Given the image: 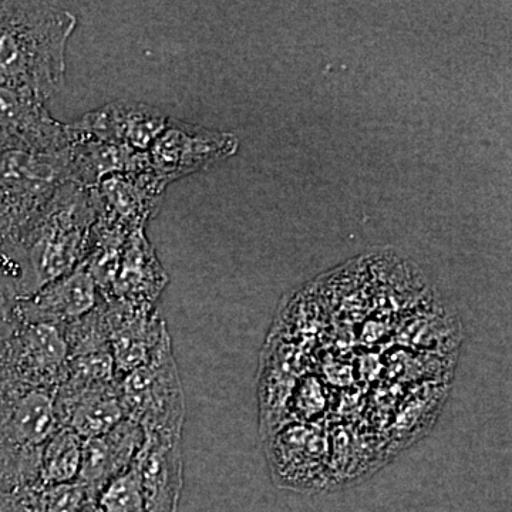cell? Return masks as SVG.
Listing matches in <instances>:
<instances>
[{
  "label": "cell",
  "mask_w": 512,
  "mask_h": 512,
  "mask_svg": "<svg viewBox=\"0 0 512 512\" xmlns=\"http://www.w3.org/2000/svg\"><path fill=\"white\" fill-rule=\"evenodd\" d=\"M165 188L150 168L111 175L94 188L99 215L131 232L146 229L160 210Z\"/></svg>",
  "instance_id": "cell-12"
},
{
  "label": "cell",
  "mask_w": 512,
  "mask_h": 512,
  "mask_svg": "<svg viewBox=\"0 0 512 512\" xmlns=\"http://www.w3.org/2000/svg\"><path fill=\"white\" fill-rule=\"evenodd\" d=\"M100 302L117 377L143 366L170 338L156 306L119 299L101 298Z\"/></svg>",
  "instance_id": "cell-7"
},
{
  "label": "cell",
  "mask_w": 512,
  "mask_h": 512,
  "mask_svg": "<svg viewBox=\"0 0 512 512\" xmlns=\"http://www.w3.org/2000/svg\"><path fill=\"white\" fill-rule=\"evenodd\" d=\"M67 181L63 156L36 153L0 131V251L10 261L32 222Z\"/></svg>",
  "instance_id": "cell-3"
},
{
  "label": "cell",
  "mask_w": 512,
  "mask_h": 512,
  "mask_svg": "<svg viewBox=\"0 0 512 512\" xmlns=\"http://www.w3.org/2000/svg\"><path fill=\"white\" fill-rule=\"evenodd\" d=\"M89 500L82 484L74 483L43 487L37 512H79Z\"/></svg>",
  "instance_id": "cell-18"
},
{
  "label": "cell",
  "mask_w": 512,
  "mask_h": 512,
  "mask_svg": "<svg viewBox=\"0 0 512 512\" xmlns=\"http://www.w3.org/2000/svg\"><path fill=\"white\" fill-rule=\"evenodd\" d=\"M42 485L0 484V512H37Z\"/></svg>",
  "instance_id": "cell-19"
},
{
  "label": "cell",
  "mask_w": 512,
  "mask_h": 512,
  "mask_svg": "<svg viewBox=\"0 0 512 512\" xmlns=\"http://www.w3.org/2000/svg\"><path fill=\"white\" fill-rule=\"evenodd\" d=\"M0 131L20 141L23 146L46 154L62 157L72 146V126L57 121L45 101L26 90L0 84Z\"/></svg>",
  "instance_id": "cell-8"
},
{
  "label": "cell",
  "mask_w": 512,
  "mask_h": 512,
  "mask_svg": "<svg viewBox=\"0 0 512 512\" xmlns=\"http://www.w3.org/2000/svg\"><path fill=\"white\" fill-rule=\"evenodd\" d=\"M76 26V15L55 3L0 2V84L52 99L64 84Z\"/></svg>",
  "instance_id": "cell-1"
},
{
  "label": "cell",
  "mask_w": 512,
  "mask_h": 512,
  "mask_svg": "<svg viewBox=\"0 0 512 512\" xmlns=\"http://www.w3.org/2000/svg\"><path fill=\"white\" fill-rule=\"evenodd\" d=\"M167 285L168 275L146 237V229H138L124 244L109 292L101 298L156 306Z\"/></svg>",
  "instance_id": "cell-15"
},
{
  "label": "cell",
  "mask_w": 512,
  "mask_h": 512,
  "mask_svg": "<svg viewBox=\"0 0 512 512\" xmlns=\"http://www.w3.org/2000/svg\"><path fill=\"white\" fill-rule=\"evenodd\" d=\"M238 148L237 136L228 131L168 119L163 133L148 150V164L151 173L168 187L235 156Z\"/></svg>",
  "instance_id": "cell-5"
},
{
  "label": "cell",
  "mask_w": 512,
  "mask_h": 512,
  "mask_svg": "<svg viewBox=\"0 0 512 512\" xmlns=\"http://www.w3.org/2000/svg\"><path fill=\"white\" fill-rule=\"evenodd\" d=\"M100 301L99 289L83 265L40 288L33 295L18 299V315L25 322L63 326L83 318Z\"/></svg>",
  "instance_id": "cell-13"
},
{
  "label": "cell",
  "mask_w": 512,
  "mask_h": 512,
  "mask_svg": "<svg viewBox=\"0 0 512 512\" xmlns=\"http://www.w3.org/2000/svg\"><path fill=\"white\" fill-rule=\"evenodd\" d=\"M168 119L157 107L119 100L84 114L72 124L84 136L144 154L163 133Z\"/></svg>",
  "instance_id": "cell-9"
},
{
  "label": "cell",
  "mask_w": 512,
  "mask_h": 512,
  "mask_svg": "<svg viewBox=\"0 0 512 512\" xmlns=\"http://www.w3.org/2000/svg\"><path fill=\"white\" fill-rule=\"evenodd\" d=\"M55 409L60 427H69L83 440L99 437L126 419L117 380L86 387L60 384Z\"/></svg>",
  "instance_id": "cell-14"
},
{
  "label": "cell",
  "mask_w": 512,
  "mask_h": 512,
  "mask_svg": "<svg viewBox=\"0 0 512 512\" xmlns=\"http://www.w3.org/2000/svg\"><path fill=\"white\" fill-rule=\"evenodd\" d=\"M101 512H146L134 471L111 481L97 498Z\"/></svg>",
  "instance_id": "cell-17"
},
{
  "label": "cell",
  "mask_w": 512,
  "mask_h": 512,
  "mask_svg": "<svg viewBox=\"0 0 512 512\" xmlns=\"http://www.w3.org/2000/svg\"><path fill=\"white\" fill-rule=\"evenodd\" d=\"M84 440L69 427L59 430L40 451L39 480L42 487L74 483L82 467Z\"/></svg>",
  "instance_id": "cell-16"
},
{
  "label": "cell",
  "mask_w": 512,
  "mask_h": 512,
  "mask_svg": "<svg viewBox=\"0 0 512 512\" xmlns=\"http://www.w3.org/2000/svg\"><path fill=\"white\" fill-rule=\"evenodd\" d=\"M117 387L124 417L146 436L183 437L185 397L171 336L147 363L117 377Z\"/></svg>",
  "instance_id": "cell-4"
},
{
  "label": "cell",
  "mask_w": 512,
  "mask_h": 512,
  "mask_svg": "<svg viewBox=\"0 0 512 512\" xmlns=\"http://www.w3.org/2000/svg\"><path fill=\"white\" fill-rule=\"evenodd\" d=\"M18 299L15 284L0 272V356L6 340L19 323Z\"/></svg>",
  "instance_id": "cell-20"
},
{
  "label": "cell",
  "mask_w": 512,
  "mask_h": 512,
  "mask_svg": "<svg viewBox=\"0 0 512 512\" xmlns=\"http://www.w3.org/2000/svg\"><path fill=\"white\" fill-rule=\"evenodd\" d=\"M131 470L146 512H178L184 487L181 437L146 436Z\"/></svg>",
  "instance_id": "cell-10"
},
{
  "label": "cell",
  "mask_w": 512,
  "mask_h": 512,
  "mask_svg": "<svg viewBox=\"0 0 512 512\" xmlns=\"http://www.w3.org/2000/svg\"><path fill=\"white\" fill-rule=\"evenodd\" d=\"M79 512H101V511L99 508V504H97V501L87 500L86 504H84L83 507L80 508Z\"/></svg>",
  "instance_id": "cell-22"
},
{
  "label": "cell",
  "mask_w": 512,
  "mask_h": 512,
  "mask_svg": "<svg viewBox=\"0 0 512 512\" xmlns=\"http://www.w3.org/2000/svg\"><path fill=\"white\" fill-rule=\"evenodd\" d=\"M144 441L143 429L130 419L121 420L99 437L84 440L82 467L76 481L83 485L89 500L97 501L111 481L130 470Z\"/></svg>",
  "instance_id": "cell-11"
},
{
  "label": "cell",
  "mask_w": 512,
  "mask_h": 512,
  "mask_svg": "<svg viewBox=\"0 0 512 512\" xmlns=\"http://www.w3.org/2000/svg\"><path fill=\"white\" fill-rule=\"evenodd\" d=\"M99 214L94 188L63 183L32 222L12 254L18 265L19 298L69 274L84 261Z\"/></svg>",
  "instance_id": "cell-2"
},
{
  "label": "cell",
  "mask_w": 512,
  "mask_h": 512,
  "mask_svg": "<svg viewBox=\"0 0 512 512\" xmlns=\"http://www.w3.org/2000/svg\"><path fill=\"white\" fill-rule=\"evenodd\" d=\"M60 326L20 320L0 356V377L55 393L69 370Z\"/></svg>",
  "instance_id": "cell-6"
},
{
  "label": "cell",
  "mask_w": 512,
  "mask_h": 512,
  "mask_svg": "<svg viewBox=\"0 0 512 512\" xmlns=\"http://www.w3.org/2000/svg\"><path fill=\"white\" fill-rule=\"evenodd\" d=\"M0 272L8 276L10 281H12L13 284H15L16 292H18V282L20 278L19 268L18 266H16V264H13V262L10 261L8 256L3 254L2 251H0Z\"/></svg>",
  "instance_id": "cell-21"
}]
</instances>
